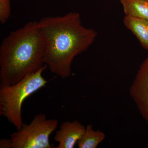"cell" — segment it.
Masks as SVG:
<instances>
[{
    "label": "cell",
    "mask_w": 148,
    "mask_h": 148,
    "mask_svg": "<svg viewBox=\"0 0 148 148\" xmlns=\"http://www.w3.org/2000/svg\"><path fill=\"white\" fill-rule=\"evenodd\" d=\"M38 25L45 43L44 63L61 78L69 77L74 58L88 49L98 33L83 26L77 12L45 16L38 21Z\"/></svg>",
    "instance_id": "cell-1"
},
{
    "label": "cell",
    "mask_w": 148,
    "mask_h": 148,
    "mask_svg": "<svg viewBox=\"0 0 148 148\" xmlns=\"http://www.w3.org/2000/svg\"><path fill=\"white\" fill-rule=\"evenodd\" d=\"M45 43L38 21L12 31L0 47V86L16 84L38 71L43 62Z\"/></svg>",
    "instance_id": "cell-2"
},
{
    "label": "cell",
    "mask_w": 148,
    "mask_h": 148,
    "mask_svg": "<svg viewBox=\"0 0 148 148\" xmlns=\"http://www.w3.org/2000/svg\"><path fill=\"white\" fill-rule=\"evenodd\" d=\"M45 64L38 71L29 74L16 84L0 86V114L20 130L23 126L22 104L26 98L40 88L45 87L47 82L43 77L47 69Z\"/></svg>",
    "instance_id": "cell-3"
},
{
    "label": "cell",
    "mask_w": 148,
    "mask_h": 148,
    "mask_svg": "<svg viewBox=\"0 0 148 148\" xmlns=\"http://www.w3.org/2000/svg\"><path fill=\"white\" fill-rule=\"evenodd\" d=\"M58 121L47 119L45 114L35 115L29 124L10 135L12 148H51L49 137L58 127Z\"/></svg>",
    "instance_id": "cell-4"
},
{
    "label": "cell",
    "mask_w": 148,
    "mask_h": 148,
    "mask_svg": "<svg viewBox=\"0 0 148 148\" xmlns=\"http://www.w3.org/2000/svg\"><path fill=\"white\" fill-rule=\"evenodd\" d=\"M130 95L148 124V57L140 65L129 88Z\"/></svg>",
    "instance_id": "cell-5"
},
{
    "label": "cell",
    "mask_w": 148,
    "mask_h": 148,
    "mask_svg": "<svg viewBox=\"0 0 148 148\" xmlns=\"http://www.w3.org/2000/svg\"><path fill=\"white\" fill-rule=\"evenodd\" d=\"M86 127L78 121L63 122L56 132L54 140L58 143L57 148H73L82 138Z\"/></svg>",
    "instance_id": "cell-6"
},
{
    "label": "cell",
    "mask_w": 148,
    "mask_h": 148,
    "mask_svg": "<svg viewBox=\"0 0 148 148\" xmlns=\"http://www.w3.org/2000/svg\"><path fill=\"white\" fill-rule=\"evenodd\" d=\"M123 22L125 27L138 38L142 47L148 51V21L125 15Z\"/></svg>",
    "instance_id": "cell-7"
},
{
    "label": "cell",
    "mask_w": 148,
    "mask_h": 148,
    "mask_svg": "<svg viewBox=\"0 0 148 148\" xmlns=\"http://www.w3.org/2000/svg\"><path fill=\"white\" fill-rule=\"evenodd\" d=\"M125 16L148 21V1L146 0H119Z\"/></svg>",
    "instance_id": "cell-8"
},
{
    "label": "cell",
    "mask_w": 148,
    "mask_h": 148,
    "mask_svg": "<svg viewBox=\"0 0 148 148\" xmlns=\"http://www.w3.org/2000/svg\"><path fill=\"white\" fill-rule=\"evenodd\" d=\"M105 138L106 135L104 132L94 130L92 125H88L78 142V147L79 148H96Z\"/></svg>",
    "instance_id": "cell-9"
},
{
    "label": "cell",
    "mask_w": 148,
    "mask_h": 148,
    "mask_svg": "<svg viewBox=\"0 0 148 148\" xmlns=\"http://www.w3.org/2000/svg\"><path fill=\"white\" fill-rule=\"evenodd\" d=\"M10 0H0V22L3 24L10 15Z\"/></svg>",
    "instance_id": "cell-10"
},
{
    "label": "cell",
    "mask_w": 148,
    "mask_h": 148,
    "mask_svg": "<svg viewBox=\"0 0 148 148\" xmlns=\"http://www.w3.org/2000/svg\"><path fill=\"white\" fill-rule=\"evenodd\" d=\"M12 142L10 139H3L0 140L1 148H12Z\"/></svg>",
    "instance_id": "cell-11"
},
{
    "label": "cell",
    "mask_w": 148,
    "mask_h": 148,
    "mask_svg": "<svg viewBox=\"0 0 148 148\" xmlns=\"http://www.w3.org/2000/svg\"><path fill=\"white\" fill-rule=\"evenodd\" d=\"M146 1H148V0H146Z\"/></svg>",
    "instance_id": "cell-12"
},
{
    "label": "cell",
    "mask_w": 148,
    "mask_h": 148,
    "mask_svg": "<svg viewBox=\"0 0 148 148\" xmlns=\"http://www.w3.org/2000/svg\"></svg>",
    "instance_id": "cell-13"
}]
</instances>
